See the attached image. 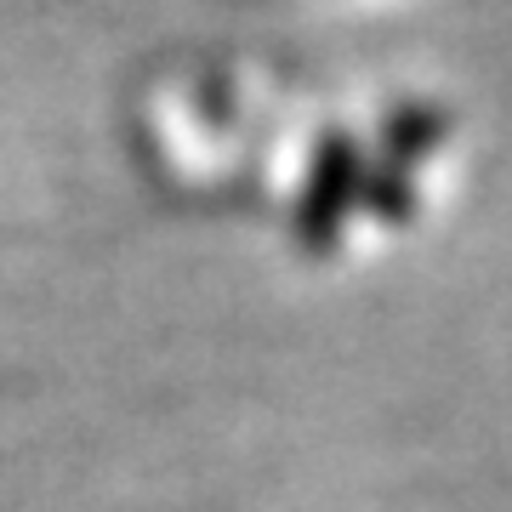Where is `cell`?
Masks as SVG:
<instances>
[{
    "instance_id": "cell-1",
    "label": "cell",
    "mask_w": 512,
    "mask_h": 512,
    "mask_svg": "<svg viewBox=\"0 0 512 512\" xmlns=\"http://www.w3.org/2000/svg\"><path fill=\"white\" fill-rule=\"evenodd\" d=\"M353 177H359V154H353L348 137H330L319 148V165H313V188H308V211H302V234L319 245L325 234H336V222L348 211Z\"/></svg>"
}]
</instances>
